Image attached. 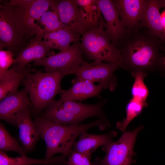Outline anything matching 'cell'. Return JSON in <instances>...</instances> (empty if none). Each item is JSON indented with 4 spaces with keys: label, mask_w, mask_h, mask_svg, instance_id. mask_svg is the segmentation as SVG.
I'll use <instances>...</instances> for the list:
<instances>
[{
    "label": "cell",
    "mask_w": 165,
    "mask_h": 165,
    "mask_svg": "<svg viewBox=\"0 0 165 165\" xmlns=\"http://www.w3.org/2000/svg\"><path fill=\"white\" fill-rule=\"evenodd\" d=\"M120 52V67L131 73L147 74L165 70V42L146 28L139 26L126 31L115 46Z\"/></svg>",
    "instance_id": "cell-1"
},
{
    "label": "cell",
    "mask_w": 165,
    "mask_h": 165,
    "mask_svg": "<svg viewBox=\"0 0 165 165\" xmlns=\"http://www.w3.org/2000/svg\"><path fill=\"white\" fill-rule=\"evenodd\" d=\"M34 121L40 137L46 143L45 158L47 159L58 153L68 156L72 150L76 139L82 132L94 127L102 130L110 126L108 121L101 119L89 124L79 125H62L44 117L37 118Z\"/></svg>",
    "instance_id": "cell-2"
},
{
    "label": "cell",
    "mask_w": 165,
    "mask_h": 165,
    "mask_svg": "<svg viewBox=\"0 0 165 165\" xmlns=\"http://www.w3.org/2000/svg\"><path fill=\"white\" fill-rule=\"evenodd\" d=\"M105 100L94 104H88L75 101L60 99L53 100L49 105L44 118L64 125H79L86 119L97 117L108 120L103 109Z\"/></svg>",
    "instance_id": "cell-3"
},
{
    "label": "cell",
    "mask_w": 165,
    "mask_h": 165,
    "mask_svg": "<svg viewBox=\"0 0 165 165\" xmlns=\"http://www.w3.org/2000/svg\"><path fill=\"white\" fill-rule=\"evenodd\" d=\"M56 0H11L6 5L13 6V13L17 28L24 36L28 39L37 35H44L39 23L40 19L46 11L51 9Z\"/></svg>",
    "instance_id": "cell-4"
},
{
    "label": "cell",
    "mask_w": 165,
    "mask_h": 165,
    "mask_svg": "<svg viewBox=\"0 0 165 165\" xmlns=\"http://www.w3.org/2000/svg\"><path fill=\"white\" fill-rule=\"evenodd\" d=\"M65 76L59 72H43L40 71L28 75L21 82L28 91L34 108H47L62 90L61 83Z\"/></svg>",
    "instance_id": "cell-5"
},
{
    "label": "cell",
    "mask_w": 165,
    "mask_h": 165,
    "mask_svg": "<svg viewBox=\"0 0 165 165\" xmlns=\"http://www.w3.org/2000/svg\"><path fill=\"white\" fill-rule=\"evenodd\" d=\"M105 23L102 15L98 27L86 31L80 40L83 52L90 59L98 62L120 65V51L113 45L105 31Z\"/></svg>",
    "instance_id": "cell-6"
},
{
    "label": "cell",
    "mask_w": 165,
    "mask_h": 165,
    "mask_svg": "<svg viewBox=\"0 0 165 165\" xmlns=\"http://www.w3.org/2000/svg\"><path fill=\"white\" fill-rule=\"evenodd\" d=\"M83 52L79 41L68 48L34 62L35 66H42L46 72H59L64 76L73 74L81 65L86 62L82 57Z\"/></svg>",
    "instance_id": "cell-7"
},
{
    "label": "cell",
    "mask_w": 165,
    "mask_h": 165,
    "mask_svg": "<svg viewBox=\"0 0 165 165\" xmlns=\"http://www.w3.org/2000/svg\"><path fill=\"white\" fill-rule=\"evenodd\" d=\"M143 128L141 125L132 131L124 132L116 141L101 146L106 154L102 159H96L99 165H131L137 136Z\"/></svg>",
    "instance_id": "cell-8"
},
{
    "label": "cell",
    "mask_w": 165,
    "mask_h": 165,
    "mask_svg": "<svg viewBox=\"0 0 165 165\" xmlns=\"http://www.w3.org/2000/svg\"><path fill=\"white\" fill-rule=\"evenodd\" d=\"M119 67L116 64L94 61L82 65L73 74L76 75L75 79H76L98 82L103 85L105 89L113 91L117 85L116 77L114 73Z\"/></svg>",
    "instance_id": "cell-9"
},
{
    "label": "cell",
    "mask_w": 165,
    "mask_h": 165,
    "mask_svg": "<svg viewBox=\"0 0 165 165\" xmlns=\"http://www.w3.org/2000/svg\"><path fill=\"white\" fill-rule=\"evenodd\" d=\"M0 47H6L13 53L21 49L25 38L18 29L13 13V6H0Z\"/></svg>",
    "instance_id": "cell-10"
},
{
    "label": "cell",
    "mask_w": 165,
    "mask_h": 165,
    "mask_svg": "<svg viewBox=\"0 0 165 165\" xmlns=\"http://www.w3.org/2000/svg\"><path fill=\"white\" fill-rule=\"evenodd\" d=\"M28 93L24 88L0 101V118L16 127V121L24 111L31 105Z\"/></svg>",
    "instance_id": "cell-11"
},
{
    "label": "cell",
    "mask_w": 165,
    "mask_h": 165,
    "mask_svg": "<svg viewBox=\"0 0 165 165\" xmlns=\"http://www.w3.org/2000/svg\"><path fill=\"white\" fill-rule=\"evenodd\" d=\"M57 8L64 27L81 35L86 31L85 21L76 0H58Z\"/></svg>",
    "instance_id": "cell-12"
},
{
    "label": "cell",
    "mask_w": 165,
    "mask_h": 165,
    "mask_svg": "<svg viewBox=\"0 0 165 165\" xmlns=\"http://www.w3.org/2000/svg\"><path fill=\"white\" fill-rule=\"evenodd\" d=\"M121 22L127 29L139 26L146 0H112Z\"/></svg>",
    "instance_id": "cell-13"
},
{
    "label": "cell",
    "mask_w": 165,
    "mask_h": 165,
    "mask_svg": "<svg viewBox=\"0 0 165 165\" xmlns=\"http://www.w3.org/2000/svg\"><path fill=\"white\" fill-rule=\"evenodd\" d=\"M105 23V31L115 46L125 33L118 11L112 0H96Z\"/></svg>",
    "instance_id": "cell-14"
},
{
    "label": "cell",
    "mask_w": 165,
    "mask_h": 165,
    "mask_svg": "<svg viewBox=\"0 0 165 165\" xmlns=\"http://www.w3.org/2000/svg\"><path fill=\"white\" fill-rule=\"evenodd\" d=\"M36 71L29 64L22 67L14 64L13 66L6 71L0 78V101L16 92L20 83L24 79L28 74Z\"/></svg>",
    "instance_id": "cell-15"
},
{
    "label": "cell",
    "mask_w": 165,
    "mask_h": 165,
    "mask_svg": "<svg viewBox=\"0 0 165 165\" xmlns=\"http://www.w3.org/2000/svg\"><path fill=\"white\" fill-rule=\"evenodd\" d=\"M72 86L67 90H61L59 93L64 100L82 101L89 98L100 97L104 86L99 84L96 85L94 82L83 80L74 79L72 80Z\"/></svg>",
    "instance_id": "cell-16"
},
{
    "label": "cell",
    "mask_w": 165,
    "mask_h": 165,
    "mask_svg": "<svg viewBox=\"0 0 165 165\" xmlns=\"http://www.w3.org/2000/svg\"><path fill=\"white\" fill-rule=\"evenodd\" d=\"M16 127L19 129V140L26 153L33 148L40 136L39 130L31 117L29 107L17 119Z\"/></svg>",
    "instance_id": "cell-17"
},
{
    "label": "cell",
    "mask_w": 165,
    "mask_h": 165,
    "mask_svg": "<svg viewBox=\"0 0 165 165\" xmlns=\"http://www.w3.org/2000/svg\"><path fill=\"white\" fill-rule=\"evenodd\" d=\"M43 35H37L31 38L27 46L18 53L13 64L25 67L31 62L53 55L42 40Z\"/></svg>",
    "instance_id": "cell-18"
},
{
    "label": "cell",
    "mask_w": 165,
    "mask_h": 165,
    "mask_svg": "<svg viewBox=\"0 0 165 165\" xmlns=\"http://www.w3.org/2000/svg\"><path fill=\"white\" fill-rule=\"evenodd\" d=\"M159 9L158 0H146L139 26L146 28L165 42V27Z\"/></svg>",
    "instance_id": "cell-19"
},
{
    "label": "cell",
    "mask_w": 165,
    "mask_h": 165,
    "mask_svg": "<svg viewBox=\"0 0 165 165\" xmlns=\"http://www.w3.org/2000/svg\"><path fill=\"white\" fill-rule=\"evenodd\" d=\"M117 134V131L114 130L101 134H89L86 131L83 132L79 135L78 140L74 142L72 150L91 156L98 147L113 141V138Z\"/></svg>",
    "instance_id": "cell-20"
},
{
    "label": "cell",
    "mask_w": 165,
    "mask_h": 165,
    "mask_svg": "<svg viewBox=\"0 0 165 165\" xmlns=\"http://www.w3.org/2000/svg\"><path fill=\"white\" fill-rule=\"evenodd\" d=\"M80 36L64 27L56 31L44 34L43 38L45 45L49 49H55L60 51L69 47L72 42L79 41Z\"/></svg>",
    "instance_id": "cell-21"
},
{
    "label": "cell",
    "mask_w": 165,
    "mask_h": 165,
    "mask_svg": "<svg viewBox=\"0 0 165 165\" xmlns=\"http://www.w3.org/2000/svg\"><path fill=\"white\" fill-rule=\"evenodd\" d=\"M67 157L62 155L50 158L35 159L25 155L16 157H11L4 152L0 151V165H56L65 163Z\"/></svg>",
    "instance_id": "cell-22"
},
{
    "label": "cell",
    "mask_w": 165,
    "mask_h": 165,
    "mask_svg": "<svg viewBox=\"0 0 165 165\" xmlns=\"http://www.w3.org/2000/svg\"><path fill=\"white\" fill-rule=\"evenodd\" d=\"M85 21L86 31L98 27L102 15L96 0H76Z\"/></svg>",
    "instance_id": "cell-23"
},
{
    "label": "cell",
    "mask_w": 165,
    "mask_h": 165,
    "mask_svg": "<svg viewBox=\"0 0 165 165\" xmlns=\"http://www.w3.org/2000/svg\"><path fill=\"white\" fill-rule=\"evenodd\" d=\"M57 3V1L53 7L45 12L40 18L39 23L42 27L43 26L44 34L56 31L64 27L60 19Z\"/></svg>",
    "instance_id": "cell-24"
},
{
    "label": "cell",
    "mask_w": 165,
    "mask_h": 165,
    "mask_svg": "<svg viewBox=\"0 0 165 165\" xmlns=\"http://www.w3.org/2000/svg\"><path fill=\"white\" fill-rule=\"evenodd\" d=\"M147 105V102H142L131 98L127 104L126 108V117L121 121L116 123V128L122 132H125L130 123L142 112Z\"/></svg>",
    "instance_id": "cell-25"
},
{
    "label": "cell",
    "mask_w": 165,
    "mask_h": 165,
    "mask_svg": "<svg viewBox=\"0 0 165 165\" xmlns=\"http://www.w3.org/2000/svg\"><path fill=\"white\" fill-rule=\"evenodd\" d=\"M131 74L134 79L131 89V98L147 102L149 91L144 80L147 74L142 72H136L132 73Z\"/></svg>",
    "instance_id": "cell-26"
},
{
    "label": "cell",
    "mask_w": 165,
    "mask_h": 165,
    "mask_svg": "<svg viewBox=\"0 0 165 165\" xmlns=\"http://www.w3.org/2000/svg\"><path fill=\"white\" fill-rule=\"evenodd\" d=\"M0 149L3 152H15L20 156L26 154L23 148L10 135L2 123L0 124Z\"/></svg>",
    "instance_id": "cell-27"
},
{
    "label": "cell",
    "mask_w": 165,
    "mask_h": 165,
    "mask_svg": "<svg viewBox=\"0 0 165 165\" xmlns=\"http://www.w3.org/2000/svg\"><path fill=\"white\" fill-rule=\"evenodd\" d=\"M67 165H93L90 162L91 156L72 150L68 156Z\"/></svg>",
    "instance_id": "cell-28"
},
{
    "label": "cell",
    "mask_w": 165,
    "mask_h": 165,
    "mask_svg": "<svg viewBox=\"0 0 165 165\" xmlns=\"http://www.w3.org/2000/svg\"><path fill=\"white\" fill-rule=\"evenodd\" d=\"M13 53L9 50H0V78L7 71L11 65L13 64L15 59L13 58Z\"/></svg>",
    "instance_id": "cell-29"
},
{
    "label": "cell",
    "mask_w": 165,
    "mask_h": 165,
    "mask_svg": "<svg viewBox=\"0 0 165 165\" xmlns=\"http://www.w3.org/2000/svg\"><path fill=\"white\" fill-rule=\"evenodd\" d=\"M158 2L159 9L165 7V0H158Z\"/></svg>",
    "instance_id": "cell-30"
},
{
    "label": "cell",
    "mask_w": 165,
    "mask_h": 165,
    "mask_svg": "<svg viewBox=\"0 0 165 165\" xmlns=\"http://www.w3.org/2000/svg\"><path fill=\"white\" fill-rule=\"evenodd\" d=\"M161 16L163 22L165 27V11L161 14Z\"/></svg>",
    "instance_id": "cell-31"
},
{
    "label": "cell",
    "mask_w": 165,
    "mask_h": 165,
    "mask_svg": "<svg viewBox=\"0 0 165 165\" xmlns=\"http://www.w3.org/2000/svg\"><path fill=\"white\" fill-rule=\"evenodd\" d=\"M93 165H99L96 159L95 160V162L93 163Z\"/></svg>",
    "instance_id": "cell-32"
},
{
    "label": "cell",
    "mask_w": 165,
    "mask_h": 165,
    "mask_svg": "<svg viewBox=\"0 0 165 165\" xmlns=\"http://www.w3.org/2000/svg\"><path fill=\"white\" fill-rule=\"evenodd\" d=\"M57 165H67L65 163H62V164H57Z\"/></svg>",
    "instance_id": "cell-33"
},
{
    "label": "cell",
    "mask_w": 165,
    "mask_h": 165,
    "mask_svg": "<svg viewBox=\"0 0 165 165\" xmlns=\"http://www.w3.org/2000/svg\"><path fill=\"white\" fill-rule=\"evenodd\" d=\"M164 66L165 69V58L164 61Z\"/></svg>",
    "instance_id": "cell-34"
}]
</instances>
